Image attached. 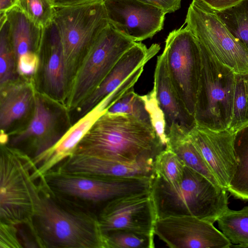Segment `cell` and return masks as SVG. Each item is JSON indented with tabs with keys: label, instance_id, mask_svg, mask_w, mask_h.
<instances>
[{
	"label": "cell",
	"instance_id": "obj_35",
	"mask_svg": "<svg viewBox=\"0 0 248 248\" xmlns=\"http://www.w3.org/2000/svg\"><path fill=\"white\" fill-rule=\"evenodd\" d=\"M154 6L163 11L166 14L171 13L179 9L182 0H139Z\"/></svg>",
	"mask_w": 248,
	"mask_h": 248
},
{
	"label": "cell",
	"instance_id": "obj_10",
	"mask_svg": "<svg viewBox=\"0 0 248 248\" xmlns=\"http://www.w3.org/2000/svg\"><path fill=\"white\" fill-rule=\"evenodd\" d=\"M163 53L172 84L194 116L201 72L200 43L191 31L183 26L170 32Z\"/></svg>",
	"mask_w": 248,
	"mask_h": 248
},
{
	"label": "cell",
	"instance_id": "obj_17",
	"mask_svg": "<svg viewBox=\"0 0 248 248\" xmlns=\"http://www.w3.org/2000/svg\"><path fill=\"white\" fill-rule=\"evenodd\" d=\"M158 44L149 48L136 42L120 58L99 86L76 109L78 120L94 108L119 87L137 69L153 58L160 50Z\"/></svg>",
	"mask_w": 248,
	"mask_h": 248
},
{
	"label": "cell",
	"instance_id": "obj_18",
	"mask_svg": "<svg viewBox=\"0 0 248 248\" xmlns=\"http://www.w3.org/2000/svg\"><path fill=\"white\" fill-rule=\"evenodd\" d=\"M154 161L128 163L74 153L58 168L68 173L98 177H151L154 175Z\"/></svg>",
	"mask_w": 248,
	"mask_h": 248
},
{
	"label": "cell",
	"instance_id": "obj_25",
	"mask_svg": "<svg viewBox=\"0 0 248 248\" xmlns=\"http://www.w3.org/2000/svg\"><path fill=\"white\" fill-rule=\"evenodd\" d=\"M221 232L235 246L248 248V206L240 210L229 208L217 218Z\"/></svg>",
	"mask_w": 248,
	"mask_h": 248
},
{
	"label": "cell",
	"instance_id": "obj_5",
	"mask_svg": "<svg viewBox=\"0 0 248 248\" xmlns=\"http://www.w3.org/2000/svg\"><path fill=\"white\" fill-rule=\"evenodd\" d=\"M53 22L62 44L69 93L84 58L109 24L104 0L56 8Z\"/></svg>",
	"mask_w": 248,
	"mask_h": 248
},
{
	"label": "cell",
	"instance_id": "obj_34",
	"mask_svg": "<svg viewBox=\"0 0 248 248\" xmlns=\"http://www.w3.org/2000/svg\"><path fill=\"white\" fill-rule=\"evenodd\" d=\"M18 227L0 222V248H23L18 237Z\"/></svg>",
	"mask_w": 248,
	"mask_h": 248
},
{
	"label": "cell",
	"instance_id": "obj_36",
	"mask_svg": "<svg viewBox=\"0 0 248 248\" xmlns=\"http://www.w3.org/2000/svg\"><path fill=\"white\" fill-rule=\"evenodd\" d=\"M215 11H221L233 6L242 0H201Z\"/></svg>",
	"mask_w": 248,
	"mask_h": 248
},
{
	"label": "cell",
	"instance_id": "obj_32",
	"mask_svg": "<svg viewBox=\"0 0 248 248\" xmlns=\"http://www.w3.org/2000/svg\"><path fill=\"white\" fill-rule=\"evenodd\" d=\"M107 112L130 115L151 124L144 101L141 95L134 92V89L122 96L107 109Z\"/></svg>",
	"mask_w": 248,
	"mask_h": 248
},
{
	"label": "cell",
	"instance_id": "obj_33",
	"mask_svg": "<svg viewBox=\"0 0 248 248\" xmlns=\"http://www.w3.org/2000/svg\"><path fill=\"white\" fill-rule=\"evenodd\" d=\"M144 101L146 109L149 115L151 124L164 146L167 143L165 132V119L156 98L155 89L141 96Z\"/></svg>",
	"mask_w": 248,
	"mask_h": 248
},
{
	"label": "cell",
	"instance_id": "obj_28",
	"mask_svg": "<svg viewBox=\"0 0 248 248\" xmlns=\"http://www.w3.org/2000/svg\"><path fill=\"white\" fill-rule=\"evenodd\" d=\"M106 248H153L154 235L128 230H114L104 234Z\"/></svg>",
	"mask_w": 248,
	"mask_h": 248
},
{
	"label": "cell",
	"instance_id": "obj_6",
	"mask_svg": "<svg viewBox=\"0 0 248 248\" xmlns=\"http://www.w3.org/2000/svg\"><path fill=\"white\" fill-rule=\"evenodd\" d=\"M200 44L202 65L194 113L196 124L216 130L228 129L232 115L236 74Z\"/></svg>",
	"mask_w": 248,
	"mask_h": 248
},
{
	"label": "cell",
	"instance_id": "obj_4",
	"mask_svg": "<svg viewBox=\"0 0 248 248\" xmlns=\"http://www.w3.org/2000/svg\"><path fill=\"white\" fill-rule=\"evenodd\" d=\"M0 222L25 225L35 239L31 173L32 158L18 148L0 144Z\"/></svg>",
	"mask_w": 248,
	"mask_h": 248
},
{
	"label": "cell",
	"instance_id": "obj_7",
	"mask_svg": "<svg viewBox=\"0 0 248 248\" xmlns=\"http://www.w3.org/2000/svg\"><path fill=\"white\" fill-rule=\"evenodd\" d=\"M136 42L109 24L84 58L71 85L65 107L76 110L99 86L122 55Z\"/></svg>",
	"mask_w": 248,
	"mask_h": 248
},
{
	"label": "cell",
	"instance_id": "obj_9",
	"mask_svg": "<svg viewBox=\"0 0 248 248\" xmlns=\"http://www.w3.org/2000/svg\"><path fill=\"white\" fill-rule=\"evenodd\" d=\"M40 179L57 195L71 197L103 206L120 197L149 191L152 177H98L68 173L57 168L48 171Z\"/></svg>",
	"mask_w": 248,
	"mask_h": 248
},
{
	"label": "cell",
	"instance_id": "obj_2",
	"mask_svg": "<svg viewBox=\"0 0 248 248\" xmlns=\"http://www.w3.org/2000/svg\"><path fill=\"white\" fill-rule=\"evenodd\" d=\"M165 147L151 124L130 115L106 112L93 123L74 153L133 163L154 160Z\"/></svg>",
	"mask_w": 248,
	"mask_h": 248
},
{
	"label": "cell",
	"instance_id": "obj_38",
	"mask_svg": "<svg viewBox=\"0 0 248 248\" xmlns=\"http://www.w3.org/2000/svg\"><path fill=\"white\" fill-rule=\"evenodd\" d=\"M17 0H0V14H4L16 6Z\"/></svg>",
	"mask_w": 248,
	"mask_h": 248
},
{
	"label": "cell",
	"instance_id": "obj_16",
	"mask_svg": "<svg viewBox=\"0 0 248 248\" xmlns=\"http://www.w3.org/2000/svg\"><path fill=\"white\" fill-rule=\"evenodd\" d=\"M234 129L216 130L198 124L188 137L199 151L220 186L226 190L235 172Z\"/></svg>",
	"mask_w": 248,
	"mask_h": 248
},
{
	"label": "cell",
	"instance_id": "obj_1",
	"mask_svg": "<svg viewBox=\"0 0 248 248\" xmlns=\"http://www.w3.org/2000/svg\"><path fill=\"white\" fill-rule=\"evenodd\" d=\"M34 181L35 240L39 248H106L97 216L74 205L53 192L41 179Z\"/></svg>",
	"mask_w": 248,
	"mask_h": 248
},
{
	"label": "cell",
	"instance_id": "obj_23",
	"mask_svg": "<svg viewBox=\"0 0 248 248\" xmlns=\"http://www.w3.org/2000/svg\"><path fill=\"white\" fill-rule=\"evenodd\" d=\"M166 136L167 143L166 147L173 151L186 166L201 174L217 186H221L204 158L190 140L188 134L174 125L169 130Z\"/></svg>",
	"mask_w": 248,
	"mask_h": 248
},
{
	"label": "cell",
	"instance_id": "obj_22",
	"mask_svg": "<svg viewBox=\"0 0 248 248\" xmlns=\"http://www.w3.org/2000/svg\"><path fill=\"white\" fill-rule=\"evenodd\" d=\"M6 14L16 62L27 55H38L44 29L35 25L16 6L7 11Z\"/></svg>",
	"mask_w": 248,
	"mask_h": 248
},
{
	"label": "cell",
	"instance_id": "obj_21",
	"mask_svg": "<svg viewBox=\"0 0 248 248\" xmlns=\"http://www.w3.org/2000/svg\"><path fill=\"white\" fill-rule=\"evenodd\" d=\"M36 91L33 78L22 77L0 87V132L32 113Z\"/></svg>",
	"mask_w": 248,
	"mask_h": 248
},
{
	"label": "cell",
	"instance_id": "obj_27",
	"mask_svg": "<svg viewBox=\"0 0 248 248\" xmlns=\"http://www.w3.org/2000/svg\"><path fill=\"white\" fill-rule=\"evenodd\" d=\"M185 167L180 158L170 149L165 147L155 158L154 173L170 186L176 187L182 181Z\"/></svg>",
	"mask_w": 248,
	"mask_h": 248
},
{
	"label": "cell",
	"instance_id": "obj_30",
	"mask_svg": "<svg viewBox=\"0 0 248 248\" xmlns=\"http://www.w3.org/2000/svg\"><path fill=\"white\" fill-rule=\"evenodd\" d=\"M16 6L40 28L45 29L53 22L56 8L50 0H17Z\"/></svg>",
	"mask_w": 248,
	"mask_h": 248
},
{
	"label": "cell",
	"instance_id": "obj_24",
	"mask_svg": "<svg viewBox=\"0 0 248 248\" xmlns=\"http://www.w3.org/2000/svg\"><path fill=\"white\" fill-rule=\"evenodd\" d=\"M235 130L234 152L237 166L227 191L237 199L248 200V122Z\"/></svg>",
	"mask_w": 248,
	"mask_h": 248
},
{
	"label": "cell",
	"instance_id": "obj_29",
	"mask_svg": "<svg viewBox=\"0 0 248 248\" xmlns=\"http://www.w3.org/2000/svg\"><path fill=\"white\" fill-rule=\"evenodd\" d=\"M15 54L10 40L7 20L0 24V87L18 79Z\"/></svg>",
	"mask_w": 248,
	"mask_h": 248
},
{
	"label": "cell",
	"instance_id": "obj_12",
	"mask_svg": "<svg viewBox=\"0 0 248 248\" xmlns=\"http://www.w3.org/2000/svg\"><path fill=\"white\" fill-rule=\"evenodd\" d=\"M154 232L171 248H228L232 245L213 223L193 216L157 218Z\"/></svg>",
	"mask_w": 248,
	"mask_h": 248
},
{
	"label": "cell",
	"instance_id": "obj_31",
	"mask_svg": "<svg viewBox=\"0 0 248 248\" xmlns=\"http://www.w3.org/2000/svg\"><path fill=\"white\" fill-rule=\"evenodd\" d=\"M248 122V74H235L232 115L229 128L235 130Z\"/></svg>",
	"mask_w": 248,
	"mask_h": 248
},
{
	"label": "cell",
	"instance_id": "obj_11",
	"mask_svg": "<svg viewBox=\"0 0 248 248\" xmlns=\"http://www.w3.org/2000/svg\"><path fill=\"white\" fill-rule=\"evenodd\" d=\"M62 104L36 91L32 114L27 126L13 133L8 144H28L37 156L52 147L71 126Z\"/></svg>",
	"mask_w": 248,
	"mask_h": 248
},
{
	"label": "cell",
	"instance_id": "obj_14",
	"mask_svg": "<svg viewBox=\"0 0 248 248\" xmlns=\"http://www.w3.org/2000/svg\"><path fill=\"white\" fill-rule=\"evenodd\" d=\"M109 24L136 42L162 30L166 13L139 0H104Z\"/></svg>",
	"mask_w": 248,
	"mask_h": 248
},
{
	"label": "cell",
	"instance_id": "obj_8",
	"mask_svg": "<svg viewBox=\"0 0 248 248\" xmlns=\"http://www.w3.org/2000/svg\"><path fill=\"white\" fill-rule=\"evenodd\" d=\"M184 24L217 61L235 74H248V51L215 10L201 0H193Z\"/></svg>",
	"mask_w": 248,
	"mask_h": 248
},
{
	"label": "cell",
	"instance_id": "obj_26",
	"mask_svg": "<svg viewBox=\"0 0 248 248\" xmlns=\"http://www.w3.org/2000/svg\"><path fill=\"white\" fill-rule=\"evenodd\" d=\"M216 12L232 34L248 51V0Z\"/></svg>",
	"mask_w": 248,
	"mask_h": 248
},
{
	"label": "cell",
	"instance_id": "obj_13",
	"mask_svg": "<svg viewBox=\"0 0 248 248\" xmlns=\"http://www.w3.org/2000/svg\"><path fill=\"white\" fill-rule=\"evenodd\" d=\"M97 217L103 234L121 229L155 235L157 217L150 191L111 200L102 206Z\"/></svg>",
	"mask_w": 248,
	"mask_h": 248
},
{
	"label": "cell",
	"instance_id": "obj_3",
	"mask_svg": "<svg viewBox=\"0 0 248 248\" xmlns=\"http://www.w3.org/2000/svg\"><path fill=\"white\" fill-rule=\"evenodd\" d=\"M150 191L157 218L189 216L214 223L229 208L227 190L186 165L178 186L154 175Z\"/></svg>",
	"mask_w": 248,
	"mask_h": 248
},
{
	"label": "cell",
	"instance_id": "obj_20",
	"mask_svg": "<svg viewBox=\"0 0 248 248\" xmlns=\"http://www.w3.org/2000/svg\"><path fill=\"white\" fill-rule=\"evenodd\" d=\"M153 88L164 114L166 134L174 125L189 134L196 126V122L194 115L188 111L172 84L163 52L157 58Z\"/></svg>",
	"mask_w": 248,
	"mask_h": 248
},
{
	"label": "cell",
	"instance_id": "obj_19",
	"mask_svg": "<svg viewBox=\"0 0 248 248\" xmlns=\"http://www.w3.org/2000/svg\"><path fill=\"white\" fill-rule=\"evenodd\" d=\"M105 112L106 111L100 103L71 125L52 147L33 157L32 160L36 167L31 173V178L34 180L40 179L72 155L93 123Z\"/></svg>",
	"mask_w": 248,
	"mask_h": 248
},
{
	"label": "cell",
	"instance_id": "obj_37",
	"mask_svg": "<svg viewBox=\"0 0 248 248\" xmlns=\"http://www.w3.org/2000/svg\"><path fill=\"white\" fill-rule=\"evenodd\" d=\"M55 8L76 5L95 0H50Z\"/></svg>",
	"mask_w": 248,
	"mask_h": 248
},
{
	"label": "cell",
	"instance_id": "obj_15",
	"mask_svg": "<svg viewBox=\"0 0 248 248\" xmlns=\"http://www.w3.org/2000/svg\"><path fill=\"white\" fill-rule=\"evenodd\" d=\"M38 56L39 65L33 78L37 91L65 107L69 88L62 44L54 22L44 29Z\"/></svg>",
	"mask_w": 248,
	"mask_h": 248
}]
</instances>
